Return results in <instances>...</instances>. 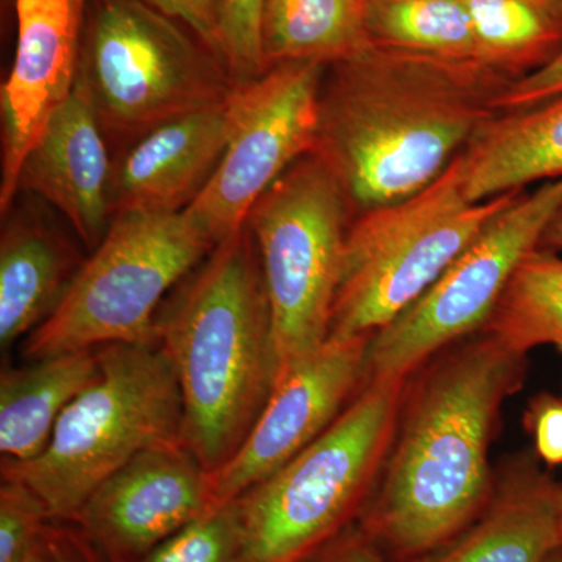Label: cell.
<instances>
[{
    "label": "cell",
    "instance_id": "1",
    "mask_svg": "<svg viewBox=\"0 0 562 562\" xmlns=\"http://www.w3.org/2000/svg\"><path fill=\"white\" fill-rule=\"evenodd\" d=\"M331 65L313 154L361 213L425 190L498 113L483 66L375 46Z\"/></svg>",
    "mask_w": 562,
    "mask_h": 562
},
{
    "label": "cell",
    "instance_id": "2",
    "mask_svg": "<svg viewBox=\"0 0 562 562\" xmlns=\"http://www.w3.org/2000/svg\"><path fill=\"white\" fill-rule=\"evenodd\" d=\"M525 353L491 333L443 357L406 406L382 487L360 530L383 553L419 562L487 508L490 443L503 401L520 386Z\"/></svg>",
    "mask_w": 562,
    "mask_h": 562
},
{
    "label": "cell",
    "instance_id": "3",
    "mask_svg": "<svg viewBox=\"0 0 562 562\" xmlns=\"http://www.w3.org/2000/svg\"><path fill=\"white\" fill-rule=\"evenodd\" d=\"M179 376L181 439L211 473L232 460L279 380L271 308L247 225L217 244L157 316Z\"/></svg>",
    "mask_w": 562,
    "mask_h": 562
},
{
    "label": "cell",
    "instance_id": "4",
    "mask_svg": "<svg viewBox=\"0 0 562 562\" xmlns=\"http://www.w3.org/2000/svg\"><path fill=\"white\" fill-rule=\"evenodd\" d=\"M101 371L57 422L46 450L2 461V479L32 487L54 522H72L85 503L136 454L179 441V376L158 342L99 347Z\"/></svg>",
    "mask_w": 562,
    "mask_h": 562
},
{
    "label": "cell",
    "instance_id": "5",
    "mask_svg": "<svg viewBox=\"0 0 562 562\" xmlns=\"http://www.w3.org/2000/svg\"><path fill=\"white\" fill-rule=\"evenodd\" d=\"M364 383L316 441L236 498L241 562H301L364 512L395 431L406 380Z\"/></svg>",
    "mask_w": 562,
    "mask_h": 562
},
{
    "label": "cell",
    "instance_id": "6",
    "mask_svg": "<svg viewBox=\"0 0 562 562\" xmlns=\"http://www.w3.org/2000/svg\"><path fill=\"white\" fill-rule=\"evenodd\" d=\"M214 247L184 210L116 214L49 316L24 339L22 358L157 342L162 299Z\"/></svg>",
    "mask_w": 562,
    "mask_h": 562
},
{
    "label": "cell",
    "instance_id": "7",
    "mask_svg": "<svg viewBox=\"0 0 562 562\" xmlns=\"http://www.w3.org/2000/svg\"><path fill=\"white\" fill-rule=\"evenodd\" d=\"M520 192L472 202L460 155L425 190L361 213L347 231L330 336H373L391 324Z\"/></svg>",
    "mask_w": 562,
    "mask_h": 562
},
{
    "label": "cell",
    "instance_id": "8",
    "mask_svg": "<svg viewBox=\"0 0 562 562\" xmlns=\"http://www.w3.org/2000/svg\"><path fill=\"white\" fill-rule=\"evenodd\" d=\"M79 74L102 127L122 135L227 101L235 88L216 52L144 0H90Z\"/></svg>",
    "mask_w": 562,
    "mask_h": 562
},
{
    "label": "cell",
    "instance_id": "9",
    "mask_svg": "<svg viewBox=\"0 0 562 562\" xmlns=\"http://www.w3.org/2000/svg\"><path fill=\"white\" fill-rule=\"evenodd\" d=\"M347 214L349 202L338 180L310 154L261 195L247 217L271 308L279 376L330 336Z\"/></svg>",
    "mask_w": 562,
    "mask_h": 562
},
{
    "label": "cell",
    "instance_id": "10",
    "mask_svg": "<svg viewBox=\"0 0 562 562\" xmlns=\"http://www.w3.org/2000/svg\"><path fill=\"white\" fill-rule=\"evenodd\" d=\"M562 206V179L520 192L424 294L369 342L364 382L406 380L443 347L483 331L514 273Z\"/></svg>",
    "mask_w": 562,
    "mask_h": 562
},
{
    "label": "cell",
    "instance_id": "11",
    "mask_svg": "<svg viewBox=\"0 0 562 562\" xmlns=\"http://www.w3.org/2000/svg\"><path fill=\"white\" fill-rule=\"evenodd\" d=\"M324 68L317 61L277 63L233 88L224 155L184 210L216 246L243 231L261 195L295 161L313 154Z\"/></svg>",
    "mask_w": 562,
    "mask_h": 562
},
{
    "label": "cell",
    "instance_id": "12",
    "mask_svg": "<svg viewBox=\"0 0 562 562\" xmlns=\"http://www.w3.org/2000/svg\"><path fill=\"white\" fill-rule=\"evenodd\" d=\"M372 336L327 341L284 369L238 452L211 473L214 508L241 497L327 430L366 379Z\"/></svg>",
    "mask_w": 562,
    "mask_h": 562
},
{
    "label": "cell",
    "instance_id": "13",
    "mask_svg": "<svg viewBox=\"0 0 562 562\" xmlns=\"http://www.w3.org/2000/svg\"><path fill=\"white\" fill-rule=\"evenodd\" d=\"M211 509V472L179 439L136 454L92 492L72 524L111 560L138 562Z\"/></svg>",
    "mask_w": 562,
    "mask_h": 562
},
{
    "label": "cell",
    "instance_id": "14",
    "mask_svg": "<svg viewBox=\"0 0 562 562\" xmlns=\"http://www.w3.org/2000/svg\"><path fill=\"white\" fill-rule=\"evenodd\" d=\"M88 3L16 0V54L2 87V214L18 194L22 162L76 87Z\"/></svg>",
    "mask_w": 562,
    "mask_h": 562
},
{
    "label": "cell",
    "instance_id": "15",
    "mask_svg": "<svg viewBox=\"0 0 562 562\" xmlns=\"http://www.w3.org/2000/svg\"><path fill=\"white\" fill-rule=\"evenodd\" d=\"M91 92L83 77L52 114L22 162L18 192H35L72 225L81 241L95 249L111 222V169Z\"/></svg>",
    "mask_w": 562,
    "mask_h": 562
},
{
    "label": "cell",
    "instance_id": "16",
    "mask_svg": "<svg viewBox=\"0 0 562 562\" xmlns=\"http://www.w3.org/2000/svg\"><path fill=\"white\" fill-rule=\"evenodd\" d=\"M227 139L228 99L144 133L113 171V216L187 210L220 166Z\"/></svg>",
    "mask_w": 562,
    "mask_h": 562
},
{
    "label": "cell",
    "instance_id": "17",
    "mask_svg": "<svg viewBox=\"0 0 562 562\" xmlns=\"http://www.w3.org/2000/svg\"><path fill=\"white\" fill-rule=\"evenodd\" d=\"M461 158L464 191L472 202L562 179V94L495 114Z\"/></svg>",
    "mask_w": 562,
    "mask_h": 562
},
{
    "label": "cell",
    "instance_id": "18",
    "mask_svg": "<svg viewBox=\"0 0 562 562\" xmlns=\"http://www.w3.org/2000/svg\"><path fill=\"white\" fill-rule=\"evenodd\" d=\"M562 486L527 469L453 542L419 562H543L562 547Z\"/></svg>",
    "mask_w": 562,
    "mask_h": 562
},
{
    "label": "cell",
    "instance_id": "19",
    "mask_svg": "<svg viewBox=\"0 0 562 562\" xmlns=\"http://www.w3.org/2000/svg\"><path fill=\"white\" fill-rule=\"evenodd\" d=\"M101 371L99 349L69 351L7 368L0 376V453L29 461L46 450L57 422Z\"/></svg>",
    "mask_w": 562,
    "mask_h": 562
},
{
    "label": "cell",
    "instance_id": "20",
    "mask_svg": "<svg viewBox=\"0 0 562 562\" xmlns=\"http://www.w3.org/2000/svg\"><path fill=\"white\" fill-rule=\"evenodd\" d=\"M77 269L68 246L49 228L27 217L9 221L0 243V346L3 350L27 338L43 324Z\"/></svg>",
    "mask_w": 562,
    "mask_h": 562
},
{
    "label": "cell",
    "instance_id": "21",
    "mask_svg": "<svg viewBox=\"0 0 562 562\" xmlns=\"http://www.w3.org/2000/svg\"><path fill=\"white\" fill-rule=\"evenodd\" d=\"M364 31L369 46L487 68L462 0H364Z\"/></svg>",
    "mask_w": 562,
    "mask_h": 562
},
{
    "label": "cell",
    "instance_id": "22",
    "mask_svg": "<svg viewBox=\"0 0 562 562\" xmlns=\"http://www.w3.org/2000/svg\"><path fill=\"white\" fill-rule=\"evenodd\" d=\"M262 44L269 66L336 63L369 46L364 0H268Z\"/></svg>",
    "mask_w": 562,
    "mask_h": 562
},
{
    "label": "cell",
    "instance_id": "23",
    "mask_svg": "<svg viewBox=\"0 0 562 562\" xmlns=\"http://www.w3.org/2000/svg\"><path fill=\"white\" fill-rule=\"evenodd\" d=\"M487 68H541L562 49V0H462ZM524 76V74H522Z\"/></svg>",
    "mask_w": 562,
    "mask_h": 562
},
{
    "label": "cell",
    "instance_id": "24",
    "mask_svg": "<svg viewBox=\"0 0 562 562\" xmlns=\"http://www.w3.org/2000/svg\"><path fill=\"white\" fill-rule=\"evenodd\" d=\"M483 331L525 355L546 344L562 350V257L543 247L528 255Z\"/></svg>",
    "mask_w": 562,
    "mask_h": 562
},
{
    "label": "cell",
    "instance_id": "25",
    "mask_svg": "<svg viewBox=\"0 0 562 562\" xmlns=\"http://www.w3.org/2000/svg\"><path fill=\"white\" fill-rule=\"evenodd\" d=\"M243 525L238 502L211 509L138 562H241Z\"/></svg>",
    "mask_w": 562,
    "mask_h": 562
},
{
    "label": "cell",
    "instance_id": "26",
    "mask_svg": "<svg viewBox=\"0 0 562 562\" xmlns=\"http://www.w3.org/2000/svg\"><path fill=\"white\" fill-rule=\"evenodd\" d=\"M268 0H216L221 57L233 83L243 85L268 70L262 44Z\"/></svg>",
    "mask_w": 562,
    "mask_h": 562
},
{
    "label": "cell",
    "instance_id": "27",
    "mask_svg": "<svg viewBox=\"0 0 562 562\" xmlns=\"http://www.w3.org/2000/svg\"><path fill=\"white\" fill-rule=\"evenodd\" d=\"M52 522L46 503L27 484L2 479L0 486V562H20Z\"/></svg>",
    "mask_w": 562,
    "mask_h": 562
},
{
    "label": "cell",
    "instance_id": "28",
    "mask_svg": "<svg viewBox=\"0 0 562 562\" xmlns=\"http://www.w3.org/2000/svg\"><path fill=\"white\" fill-rule=\"evenodd\" d=\"M562 94V49L541 68L516 77L495 95L494 109L498 113L527 109Z\"/></svg>",
    "mask_w": 562,
    "mask_h": 562
},
{
    "label": "cell",
    "instance_id": "29",
    "mask_svg": "<svg viewBox=\"0 0 562 562\" xmlns=\"http://www.w3.org/2000/svg\"><path fill=\"white\" fill-rule=\"evenodd\" d=\"M144 2L190 29L202 43L221 57L216 0H144Z\"/></svg>",
    "mask_w": 562,
    "mask_h": 562
},
{
    "label": "cell",
    "instance_id": "30",
    "mask_svg": "<svg viewBox=\"0 0 562 562\" xmlns=\"http://www.w3.org/2000/svg\"><path fill=\"white\" fill-rule=\"evenodd\" d=\"M530 427L536 450L549 465L562 464V401L552 394L535 398L530 409Z\"/></svg>",
    "mask_w": 562,
    "mask_h": 562
},
{
    "label": "cell",
    "instance_id": "31",
    "mask_svg": "<svg viewBox=\"0 0 562 562\" xmlns=\"http://www.w3.org/2000/svg\"><path fill=\"white\" fill-rule=\"evenodd\" d=\"M44 536L54 562H116L103 553L76 524L52 520Z\"/></svg>",
    "mask_w": 562,
    "mask_h": 562
},
{
    "label": "cell",
    "instance_id": "32",
    "mask_svg": "<svg viewBox=\"0 0 562 562\" xmlns=\"http://www.w3.org/2000/svg\"><path fill=\"white\" fill-rule=\"evenodd\" d=\"M301 562H386V560L382 550L360 528H347Z\"/></svg>",
    "mask_w": 562,
    "mask_h": 562
},
{
    "label": "cell",
    "instance_id": "33",
    "mask_svg": "<svg viewBox=\"0 0 562 562\" xmlns=\"http://www.w3.org/2000/svg\"><path fill=\"white\" fill-rule=\"evenodd\" d=\"M541 247L553 251H562V206L550 222L549 228L543 235Z\"/></svg>",
    "mask_w": 562,
    "mask_h": 562
},
{
    "label": "cell",
    "instance_id": "34",
    "mask_svg": "<svg viewBox=\"0 0 562 562\" xmlns=\"http://www.w3.org/2000/svg\"><path fill=\"white\" fill-rule=\"evenodd\" d=\"M44 530H46V528H44ZM20 562H54V557H52L50 547L46 541L44 532L43 538L36 542V546L33 547L31 552L25 554Z\"/></svg>",
    "mask_w": 562,
    "mask_h": 562
},
{
    "label": "cell",
    "instance_id": "35",
    "mask_svg": "<svg viewBox=\"0 0 562 562\" xmlns=\"http://www.w3.org/2000/svg\"><path fill=\"white\" fill-rule=\"evenodd\" d=\"M543 562H562V547L560 549L554 550L552 554H550L549 558H547Z\"/></svg>",
    "mask_w": 562,
    "mask_h": 562
},
{
    "label": "cell",
    "instance_id": "36",
    "mask_svg": "<svg viewBox=\"0 0 562 562\" xmlns=\"http://www.w3.org/2000/svg\"><path fill=\"white\" fill-rule=\"evenodd\" d=\"M561 525H562V490H561Z\"/></svg>",
    "mask_w": 562,
    "mask_h": 562
}]
</instances>
